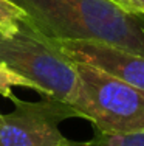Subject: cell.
I'll return each instance as SVG.
<instances>
[{
    "instance_id": "cell-1",
    "label": "cell",
    "mask_w": 144,
    "mask_h": 146,
    "mask_svg": "<svg viewBox=\"0 0 144 146\" xmlns=\"http://www.w3.org/2000/svg\"><path fill=\"white\" fill-rule=\"evenodd\" d=\"M51 40H98L144 56V14L115 0H9Z\"/></svg>"
},
{
    "instance_id": "cell-2",
    "label": "cell",
    "mask_w": 144,
    "mask_h": 146,
    "mask_svg": "<svg viewBox=\"0 0 144 146\" xmlns=\"http://www.w3.org/2000/svg\"><path fill=\"white\" fill-rule=\"evenodd\" d=\"M0 62L31 81L43 96L73 101L78 89L76 65L23 17L11 33H0Z\"/></svg>"
},
{
    "instance_id": "cell-3",
    "label": "cell",
    "mask_w": 144,
    "mask_h": 146,
    "mask_svg": "<svg viewBox=\"0 0 144 146\" xmlns=\"http://www.w3.org/2000/svg\"><path fill=\"white\" fill-rule=\"evenodd\" d=\"M78 89L71 106L96 132L130 135L144 132V90L95 67L74 62Z\"/></svg>"
},
{
    "instance_id": "cell-4",
    "label": "cell",
    "mask_w": 144,
    "mask_h": 146,
    "mask_svg": "<svg viewBox=\"0 0 144 146\" xmlns=\"http://www.w3.org/2000/svg\"><path fill=\"white\" fill-rule=\"evenodd\" d=\"M14 110L0 115V146H64L70 143L59 131L67 118H79L70 103L45 96L40 101L12 100Z\"/></svg>"
},
{
    "instance_id": "cell-5",
    "label": "cell",
    "mask_w": 144,
    "mask_h": 146,
    "mask_svg": "<svg viewBox=\"0 0 144 146\" xmlns=\"http://www.w3.org/2000/svg\"><path fill=\"white\" fill-rule=\"evenodd\" d=\"M73 62L95 67L144 90V56L98 40H54Z\"/></svg>"
},
{
    "instance_id": "cell-6",
    "label": "cell",
    "mask_w": 144,
    "mask_h": 146,
    "mask_svg": "<svg viewBox=\"0 0 144 146\" xmlns=\"http://www.w3.org/2000/svg\"><path fill=\"white\" fill-rule=\"evenodd\" d=\"M12 87H22V89H31L37 92V87L33 84L31 81L22 78L20 75H17L12 70H9L5 64L0 62V95L5 96L8 100H14L16 95L12 93Z\"/></svg>"
},
{
    "instance_id": "cell-7",
    "label": "cell",
    "mask_w": 144,
    "mask_h": 146,
    "mask_svg": "<svg viewBox=\"0 0 144 146\" xmlns=\"http://www.w3.org/2000/svg\"><path fill=\"white\" fill-rule=\"evenodd\" d=\"M87 146H144V132L130 135H110L96 132Z\"/></svg>"
},
{
    "instance_id": "cell-8",
    "label": "cell",
    "mask_w": 144,
    "mask_h": 146,
    "mask_svg": "<svg viewBox=\"0 0 144 146\" xmlns=\"http://www.w3.org/2000/svg\"><path fill=\"white\" fill-rule=\"evenodd\" d=\"M23 17L25 13L19 6H16L9 0H0V33H11Z\"/></svg>"
},
{
    "instance_id": "cell-9",
    "label": "cell",
    "mask_w": 144,
    "mask_h": 146,
    "mask_svg": "<svg viewBox=\"0 0 144 146\" xmlns=\"http://www.w3.org/2000/svg\"><path fill=\"white\" fill-rule=\"evenodd\" d=\"M116 3L130 13L144 14V0H116Z\"/></svg>"
},
{
    "instance_id": "cell-10",
    "label": "cell",
    "mask_w": 144,
    "mask_h": 146,
    "mask_svg": "<svg viewBox=\"0 0 144 146\" xmlns=\"http://www.w3.org/2000/svg\"><path fill=\"white\" fill-rule=\"evenodd\" d=\"M64 146H87V141H73V140H71L70 143H67Z\"/></svg>"
},
{
    "instance_id": "cell-11",
    "label": "cell",
    "mask_w": 144,
    "mask_h": 146,
    "mask_svg": "<svg viewBox=\"0 0 144 146\" xmlns=\"http://www.w3.org/2000/svg\"><path fill=\"white\" fill-rule=\"evenodd\" d=\"M0 115H2V113H0Z\"/></svg>"
},
{
    "instance_id": "cell-12",
    "label": "cell",
    "mask_w": 144,
    "mask_h": 146,
    "mask_svg": "<svg viewBox=\"0 0 144 146\" xmlns=\"http://www.w3.org/2000/svg\"><path fill=\"white\" fill-rule=\"evenodd\" d=\"M115 2H116V0H115Z\"/></svg>"
}]
</instances>
